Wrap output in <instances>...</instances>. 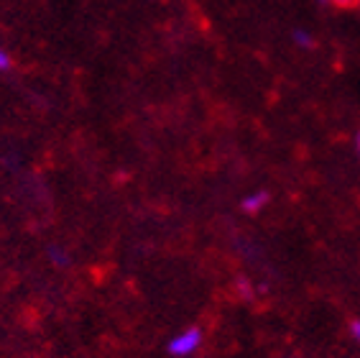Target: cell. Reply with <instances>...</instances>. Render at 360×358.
Masks as SVG:
<instances>
[{"mask_svg": "<svg viewBox=\"0 0 360 358\" xmlns=\"http://www.w3.org/2000/svg\"><path fill=\"white\" fill-rule=\"evenodd\" d=\"M317 3H330V0H317Z\"/></svg>", "mask_w": 360, "mask_h": 358, "instance_id": "cell-9", "label": "cell"}, {"mask_svg": "<svg viewBox=\"0 0 360 358\" xmlns=\"http://www.w3.org/2000/svg\"><path fill=\"white\" fill-rule=\"evenodd\" d=\"M355 144H358V154H360V131H358V138H355Z\"/></svg>", "mask_w": 360, "mask_h": 358, "instance_id": "cell-8", "label": "cell"}, {"mask_svg": "<svg viewBox=\"0 0 360 358\" xmlns=\"http://www.w3.org/2000/svg\"><path fill=\"white\" fill-rule=\"evenodd\" d=\"M200 345H202V331L200 328H187V331L176 333V335L169 340V353L184 358V356H192Z\"/></svg>", "mask_w": 360, "mask_h": 358, "instance_id": "cell-1", "label": "cell"}, {"mask_svg": "<svg viewBox=\"0 0 360 358\" xmlns=\"http://www.w3.org/2000/svg\"><path fill=\"white\" fill-rule=\"evenodd\" d=\"M49 259H51V264H56V266H67L70 264V256L64 254L62 248H49Z\"/></svg>", "mask_w": 360, "mask_h": 358, "instance_id": "cell-4", "label": "cell"}, {"mask_svg": "<svg viewBox=\"0 0 360 358\" xmlns=\"http://www.w3.org/2000/svg\"><path fill=\"white\" fill-rule=\"evenodd\" d=\"M350 333H353V338L360 343V320H353V325H350Z\"/></svg>", "mask_w": 360, "mask_h": 358, "instance_id": "cell-7", "label": "cell"}, {"mask_svg": "<svg viewBox=\"0 0 360 358\" xmlns=\"http://www.w3.org/2000/svg\"><path fill=\"white\" fill-rule=\"evenodd\" d=\"M330 3H333L335 8H355V6H360V0H330Z\"/></svg>", "mask_w": 360, "mask_h": 358, "instance_id": "cell-6", "label": "cell"}, {"mask_svg": "<svg viewBox=\"0 0 360 358\" xmlns=\"http://www.w3.org/2000/svg\"><path fill=\"white\" fill-rule=\"evenodd\" d=\"M266 202H269V192H264V190H258V192H250L248 197H243L240 207L245 210V213L256 215V213H261V210H264Z\"/></svg>", "mask_w": 360, "mask_h": 358, "instance_id": "cell-2", "label": "cell"}, {"mask_svg": "<svg viewBox=\"0 0 360 358\" xmlns=\"http://www.w3.org/2000/svg\"><path fill=\"white\" fill-rule=\"evenodd\" d=\"M11 67H13V56H11L6 49L0 47V72H8Z\"/></svg>", "mask_w": 360, "mask_h": 358, "instance_id": "cell-5", "label": "cell"}, {"mask_svg": "<svg viewBox=\"0 0 360 358\" xmlns=\"http://www.w3.org/2000/svg\"><path fill=\"white\" fill-rule=\"evenodd\" d=\"M294 44H297L299 49H312L314 47V39L309 31H302V28H297L294 31Z\"/></svg>", "mask_w": 360, "mask_h": 358, "instance_id": "cell-3", "label": "cell"}]
</instances>
